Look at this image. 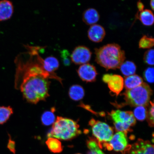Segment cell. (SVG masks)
Returning <instances> with one entry per match:
<instances>
[{"label":"cell","mask_w":154,"mask_h":154,"mask_svg":"<svg viewBox=\"0 0 154 154\" xmlns=\"http://www.w3.org/2000/svg\"><path fill=\"white\" fill-rule=\"evenodd\" d=\"M95 51L96 62L107 70L120 68L124 62L125 51L118 44H108Z\"/></svg>","instance_id":"2"},{"label":"cell","mask_w":154,"mask_h":154,"mask_svg":"<svg viewBox=\"0 0 154 154\" xmlns=\"http://www.w3.org/2000/svg\"><path fill=\"white\" fill-rule=\"evenodd\" d=\"M142 79L137 75L127 76L124 80V86L127 90L131 89L143 83Z\"/></svg>","instance_id":"16"},{"label":"cell","mask_w":154,"mask_h":154,"mask_svg":"<svg viewBox=\"0 0 154 154\" xmlns=\"http://www.w3.org/2000/svg\"><path fill=\"white\" fill-rule=\"evenodd\" d=\"M105 35L104 28L99 24L92 25L88 31V38L95 43H99L103 41Z\"/></svg>","instance_id":"12"},{"label":"cell","mask_w":154,"mask_h":154,"mask_svg":"<svg viewBox=\"0 0 154 154\" xmlns=\"http://www.w3.org/2000/svg\"><path fill=\"white\" fill-rule=\"evenodd\" d=\"M150 106L149 111H147V116L148 124L150 126L153 127L154 126V103L153 102L150 101Z\"/></svg>","instance_id":"28"},{"label":"cell","mask_w":154,"mask_h":154,"mask_svg":"<svg viewBox=\"0 0 154 154\" xmlns=\"http://www.w3.org/2000/svg\"><path fill=\"white\" fill-rule=\"evenodd\" d=\"M103 80L107 84L111 91L117 96L120 94L124 88V79L120 75L105 74L103 76Z\"/></svg>","instance_id":"8"},{"label":"cell","mask_w":154,"mask_h":154,"mask_svg":"<svg viewBox=\"0 0 154 154\" xmlns=\"http://www.w3.org/2000/svg\"><path fill=\"white\" fill-rule=\"evenodd\" d=\"M80 154V153H78V154Z\"/></svg>","instance_id":"34"},{"label":"cell","mask_w":154,"mask_h":154,"mask_svg":"<svg viewBox=\"0 0 154 154\" xmlns=\"http://www.w3.org/2000/svg\"><path fill=\"white\" fill-rule=\"evenodd\" d=\"M13 111L10 106L0 107V124H3L8 120Z\"/></svg>","instance_id":"22"},{"label":"cell","mask_w":154,"mask_h":154,"mask_svg":"<svg viewBox=\"0 0 154 154\" xmlns=\"http://www.w3.org/2000/svg\"><path fill=\"white\" fill-rule=\"evenodd\" d=\"M61 57H62L63 64L65 66H70L71 64V60L70 54L66 50H64L61 53Z\"/></svg>","instance_id":"29"},{"label":"cell","mask_w":154,"mask_h":154,"mask_svg":"<svg viewBox=\"0 0 154 154\" xmlns=\"http://www.w3.org/2000/svg\"><path fill=\"white\" fill-rule=\"evenodd\" d=\"M154 53L153 49H150L144 53L143 57L144 61L148 65H154Z\"/></svg>","instance_id":"26"},{"label":"cell","mask_w":154,"mask_h":154,"mask_svg":"<svg viewBox=\"0 0 154 154\" xmlns=\"http://www.w3.org/2000/svg\"><path fill=\"white\" fill-rule=\"evenodd\" d=\"M133 114L135 118L138 120L143 121L147 118V109L146 107L138 106L134 109Z\"/></svg>","instance_id":"24"},{"label":"cell","mask_w":154,"mask_h":154,"mask_svg":"<svg viewBox=\"0 0 154 154\" xmlns=\"http://www.w3.org/2000/svg\"><path fill=\"white\" fill-rule=\"evenodd\" d=\"M103 146L109 150L113 149L122 153L128 152L130 147L128 143L127 134L122 132H118L113 135L110 141L103 144Z\"/></svg>","instance_id":"7"},{"label":"cell","mask_w":154,"mask_h":154,"mask_svg":"<svg viewBox=\"0 0 154 154\" xmlns=\"http://www.w3.org/2000/svg\"><path fill=\"white\" fill-rule=\"evenodd\" d=\"M92 53L85 46H79L75 48L70 56L72 62L77 65L84 64L89 62Z\"/></svg>","instance_id":"9"},{"label":"cell","mask_w":154,"mask_h":154,"mask_svg":"<svg viewBox=\"0 0 154 154\" xmlns=\"http://www.w3.org/2000/svg\"><path fill=\"white\" fill-rule=\"evenodd\" d=\"M129 154H154V146L149 141L139 139L130 146Z\"/></svg>","instance_id":"10"},{"label":"cell","mask_w":154,"mask_h":154,"mask_svg":"<svg viewBox=\"0 0 154 154\" xmlns=\"http://www.w3.org/2000/svg\"><path fill=\"white\" fill-rule=\"evenodd\" d=\"M137 6L138 10L140 12L143 10L144 8V5L143 3L141 2L140 1H138L137 3Z\"/></svg>","instance_id":"31"},{"label":"cell","mask_w":154,"mask_h":154,"mask_svg":"<svg viewBox=\"0 0 154 154\" xmlns=\"http://www.w3.org/2000/svg\"><path fill=\"white\" fill-rule=\"evenodd\" d=\"M120 68L122 74L126 77L134 75L136 70V65L134 63L128 61L123 62Z\"/></svg>","instance_id":"20"},{"label":"cell","mask_w":154,"mask_h":154,"mask_svg":"<svg viewBox=\"0 0 154 154\" xmlns=\"http://www.w3.org/2000/svg\"><path fill=\"white\" fill-rule=\"evenodd\" d=\"M152 92L150 86L145 82L132 89L127 90L123 94L126 101L125 105L133 107L147 106Z\"/></svg>","instance_id":"4"},{"label":"cell","mask_w":154,"mask_h":154,"mask_svg":"<svg viewBox=\"0 0 154 154\" xmlns=\"http://www.w3.org/2000/svg\"><path fill=\"white\" fill-rule=\"evenodd\" d=\"M15 142L11 139V137L9 136V138L8 143L7 147L11 152L13 154H15L16 150H15Z\"/></svg>","instance_id":"30"},{"label":"cell","mask_w":154,"mask_h":154,"mask_svg":"<svg viewBox=\"0 0 154 154\" xmlns=\"http://www.w3.org/2000/svg\"><path fill=\"white\" fill-rule=\"evenodd\" d=\"M42 63L44 70L52 74H56L54 72L59 66L58 60L53 57H49L45 59H42Z\"/></svg>","instance_id":"14"},{"label":"cell","mask_w":154,"mask_h":154,"mask_svg":"<svg viewBox=\"0 0 154 154\" xmlns=\"http://www.w3.org/2000/svg\"><path fill=\"white\" fill-rule=\"evenodd\" d=\"M17 87L29 103L36 104L49 96V78L44 75L28 72L16 74Z\"/></svg>","instance_id":"1"},{"label":"cell","mask_w":154,"mask_h":154,"mask_svg":"<svg viewBox=\"0 0 154 154\" xmlns=\"http://www.w3.org/2000/svg\"><path fill=\"white\" fill-rule=\"evenodd\" d=\"M48 149L54 153H60L63 149V146L60 140L53 137L48 138L46 142Z\"/></svg>","instance_id":"18"},{"label":"cell","mask_w":154,"mask_h":154,"mask_svg":"<svg viewBox=\"0 0 154 154\" xmlns=\"http://www.w3.org/2000/svg\"><path fill=\"white\" fill-rule=\"evenodd\" d=\"M154 44V39L152 37L144 35L140 38L139 42V47L140 49H151Z\"/></svg>","instance_id":"25"},{"label":"cell","mask_w":154,"mask_h":154,"mask_svg":"<svg viewBox=\"0 0 154 154\" xmlns=\"http://www.w3.org/2000/svg\"><path fill=\"white\" fill-rule=\"evenodd\" d=\"M89 124L92 127L93 136L96 138L100 148L103 144L110 141L112 137L113 131L112 128L106 123L92 119Z\"/></svg>","instance_id":"6"},{"label":"cell","mask_w":154,"mask_h":154,"mask_svg":"<svg viewBox=\"0 0 154 154\" xmlns=\"http://www.w3.org/2000/svg\"><path fill=\"white\" fill-rule=\"evenodd\" d=\"M13 6L11 1L3 0L0 1V21L8 20L13 13Z\"/></svg>","instance_id":"13"},{"label":"cell","mask_w":154,"mask_h":154,"mask_svg":"<svg viewBox=\"0 0 154 154\" xmlns=\"http://www.w3.org/2000/svg\"><path fill=\"white\" fill-rule=\"evenodd\" d=\"M100 154H105L103 152H102Z\"/></svg>","instance_id":"33"},{"label":"cell","mask_w":154,"mask_h":154,"mask_svg":"<svg viewBox=\"0 0 154 154\" xmlns=\"http://www.w3.org/2000/svg\"><path fill=\"white\" fill-rule=\"evenodd\" d=\"M88 151V154H100L102 151L97 140L90 138L87 142Z\"/></svg>","instance_id":"23"},{"label":"cell","mask_w":154,"mask_h":154,"mask_svg":"<svg viewBox=\"0 0 154 154\" xmlns=\"http://www.w3.org/2000/svg\"><path fill=\"white\" fill-rule=\"evenodd\" d=\"M55 109L52 108L51 111L44 112L41 116V121L44 126H51L55 122L56 119L54 112Z\"/></svg>","instance_id":"21"},{"label":"cell","mask_w":154,"mask_h":154,"mask_svg":"<svg viewBox=\"0 0 154 154\" xmlns=\"http://www.w3.org/2000/svg\"><path fill=\"white\" fill-rule=\"evenodd\" d=\"M78 73L81 79L87 82H95L97 74L95 67L89 63L81 65L78 69Z\"/></svg>","instance_id":"11"},{"label":"cell","mask_w":154,"mask_h":154,"mask_svg":"<svg viewBox=\"0 0 154 154\" xmlns=\"http://www.w3.org/2000/svg\"><path fill=\"white\" fill-rule=\"evenodd\" d=\"M109 115L114 121L115 130L118 132L127 134L131 131L130 127L134 126L136 123V119L131 111L113 110Z\"/></svg>","instance_id":"5"},{"label":"cell","mask_w":154,"mask_h":154,"mask_svg":"<svg viewBox=\"0 0 154 154\" xmlns=\"http://www.w3.org/2000/svg\"><path fill=\"white\" fill-rule=\"evenodd\" d=\"M79 125L76 121L70 119L57 116L51 130L48 134V138L69 140L81 134Z\"/></svg>","instance_id":"3"},{"label":"cell","mask_w":154,"mask_h":154,"mask_svg":"<svg viewBox=\"0 0 154 154\" xmlns=\"http://www.w3.org/2000/svg\"><path fill=\"white\" fill-rule=\"evenodd\" d=\"M154 68L149 67L146 69L143 73L144 79L148 82L153 83L154 82Z\"/></svg>","instance_id":"27"},{"label":"cell","mask_w":154,"mask_h":154,"mask_svg":"<svg viewBox=\"0 0 154 154\" xmlns=\"http://www.w3.org/2000/svg\"><path fill=\"white\" fill-rule=\"evenodd\" d=\"M150 5L151 6V9L154 10V0H151L150 1Z\"/></svg>","instance_id":"32"},{"label":"cell","mask_w":154,"mask_h":154,"mask_svg":"<svg viewBox=\"0 0 154 154\" xmlns=\"http://www.w3.org/2000/svg\"><path fill=\"white\" fill-rule=\"evenodd\" d=\"M138 18L140 22L144 26H152L153 24V14L150 10H143L140 13Z\"/></svg>","instance_id":"19"},{"label":"cell","mask_w":154,"mask_h":154,"mask_svg":"<svg viewBox=\"0 0 154 154\" xmlns=\"http://www.w3.org/2000/svg\"><path fill=\"white\" fill-rule=\"evenodd\" d=\"M69 97L74 101H78L82 100L85 95V91L82 86L75 85L71 86L69 89Z\"/></svg>","instance_id":"17"},{"label":"cell","mask_w":154,"mask_h":154,"mask_svg":"<svg viewBox=\"0 0 154 154\" xmlns=\"http://www.w3.org/2000/svg\"><path fill=\"white\" fill-rule=\"evenodd\" d=\"M100 19L99 13L95 9H88L83 14L82 19L84 22L88 25L95 24Z\"/></svg>","instance_id":"15"}]
</instances>
